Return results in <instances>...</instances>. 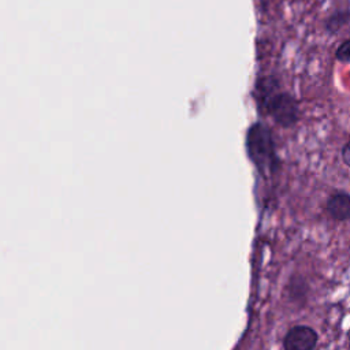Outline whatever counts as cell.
I'll return each mask as SVG.
<instances>
[{
  "mask_svg": "<svg viewBox=\"0 0 350 350\" xmlns=\"http://www.w3.org/2000/svg\"><path fill=\"white\" fill-rule=\"evenodd\" d=\"M246 150L261 175L272 174L276 170L278 159L273 137L269 127L264 123L256 122L249 127L246 134Z\"/></svg>",
  "mask_w": 350,
  "mask_h": 350,
  "instance_id": "6da1fadb",
  "label": "cell"
},
{
  "mask_svg": "<svg viewBox=\"0 0 350 350\" xmlns=\"http://www.w3.org/2000/svg\"><path fill=\"white\" fill-rule=\"evenodd\" d=\"M265 115H269L279 126L288 129L298 122V103L291 94L286 92H279L269 101Z\"/></svg>",
  "mask_w": 350,
  "mask_h": 350,
  "instance_id": "7a4b0ae2",
  "label": "cell"
},
{
  "mask_svg": "<svg viewBox=\"0 0 350 350\" xmlns=\"http://www.w3.org/2000/svg\"><path fill=\"white\" fill-rule=\"evenodd\" d=\"M319 342L317 332L304 324L291 327L283 338L284 350H314Z\"/></svg>",
  "mask_w": 350,
  "mask_h": 350,
  "instance_id": "3957f363",
  "label": "cell"
},
{
  "mask_svg": "<svg viewBox=\"0 0 350 350\" xmlns=\"http://www.w3.org/2000/svg\"><path fill=\"white\" fill-rule=\"evenodd\" d=\"M276 93H279V82L275 77L268 75V77H262L257 81V85L254 89V98L257 101L258 111L262 115H265L267 107Z\"/></svg>",
  "mask_w": 350,
  "mask_h": 350,
  "instance_id": "277c9868",
  "label": "cell"
},
{
  "mask_svg": "<svg viewBox=\"0 0 350 350\" xmlns=\"http://www.w3.org/2000/svg\"><path fill=\"white\" fill-rule=\"evenodd\" d=\"M327 211L329 216L338 221L350 219V194L339 191L327 200Z\"/></svg>",
  "mask_w": 350,
  "mask_h": 350,
  "instance_id": "5b68a950",
  "label": "cell"
},
{
  "mask_svg": "<svg viewBox=\"0 0 350 350\" xmlns=\"http://www.w3.org/2000/svg\"><path fill=\"white\" fill-rule=\"evenodd\" d=\"M350 22V12L349 11H336L325 22V29L329 34H335L339 31L345 25Z\"/></svg>",
  "mask_w": 350,
  "mask_h": 350,
  "instance_id": "8992f818",
  "label": "cell"
},
{
  "mask_svg": "<svg viewBox=\"0 0 350 350\" xmlns=\"http://www.w3.org/2000/svg\"><path fill=\"white\" fill-rule=\"evenodd\" d=\"M308 293V283L301 276H293L288 282V294L294 301H305Z\"/></svg>",
  "mask_w": 350,
  "mask_h": 350,
  "instance_id": "52a82bcc",
  "label": "cell"
},
{
  "mask_svg": "<svg viewBox=\"0 0 350 350\" xmlns=\"http://www.w3.org/2000/svg\"><path fill=\"white\" fill-rule=\"evenodd\" d=\"M336 60L342 63H350V38L345 40L336 49L335 52Z\"/></svg>",
  "mask_w": 350,
  "mask_h": 350,
  "instance_id": "ba28073f",
  "label": "cell"
},
{
  "mask_svg": "<svg viewBox=\"0 0 350 350\" xmlns=\"http://www.w3.org/2000/svg\"><path fill=\"white\" fill-rule=\"evenodd\" d=\"M342 160L347 167H350V141L346 142L342 148Z\"/></svg>",
  "mask_w": 350,
  "mask_h": 350,
  "instance_id": "9c48e42d",
  "label": "cell"
},
{
  "mask_svg": "<svg viewBox=\"0 0 350 350\" xmlns=\"http://www.w3.org/2000/svg\"><path fill=\"white\" fill-rule=\"evenodd\" d=\"M349 350H350V334H349Z\"/></svg>",
  "mask_w": 350,
  "mask_h": 350,
  "instance_id": "30bf717a",
  "label": "cell"
}]
</instances>
